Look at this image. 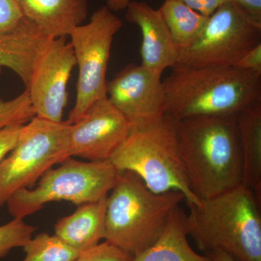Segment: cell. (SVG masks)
<instances>
[{
    "mask_svg": "<svg viewBox=\"0 0 261 261\" xmlns=\"http://www.w3.org/2000/svg\"><path fill=\"white\" fill-rule=\"evenodd\" d=\"M252 21L261 25V0H228Z\"/></svg>",
    "mask_w": 261,
    "mask_h": 261,
    "instance_id": "obj_28",
    "label": "cell"
},
{
    "mask_svg": "<svg viewBox=\"0 0 261 261\" xmlns=\"http://www.w3.org/2000/svg\"><path fill=\"white\" fill-rule=\"evenodd\" d=\"M23 126L12 125L0 129V163L16 145Z\"/></svg>",
    "mask_w": 261,
    "mask_h": 261,
    "instance_id": "obj_25",
    "label": "cell"
},
{
    "mask_svg": "<svg viewBox=\"0 0 261 261\" xmlns=\"http://www.w3.org/2000/svg\"><path fill=\"white\" fill-rule=\"evenodd\" d=\"M51 39L24 17L14 30L0 36V69L11 70L27 87L39 56Z\"/></svg>",
    "mask_w": 261,
    "mask_h": 261,
    "instance_id": "obj_14",
    "label": "cell"
},
{
    "mask_svg": "<svg viewBox=\"0 0 261 261\" xmlns=\"http://www.w3.org/2000/svg\"><path fill=\"white\" fill-rule=\"evenodd\" d=\"M132 0H106V6L112 12L126 9Z\"/></svg>",
    "mask_w": 261,
    "mask_h": 261,
    "instance_id": "obj_29",
    "label": "cell"
},
{
    "mask_svg": "<svg viewBox=\"0 0 261 261\" xmlns=\"http://www.w3.org/2000/svg\"><path fill=\"white\" fill-rule=\"evenodd\" d=\"M107 197L81 205L73 214L58 220L55 235L80 252L97 245L104 239Z\"/></svg>",
    "mask_w": 261,
    "mask_h": 261,
    "instance_id": "obj_16",
    "label": "cell"
},
{
    "mask_svg": "<svg viewBox=\"0 0 261 261\" xmlns=\"http://www.w3.org/2000/svg\"><path fill=\"white\" fill-rule=\"evenodd\" d=\"M70 124L35 116L23 125L18 142L0 163V207L22 189L34 187L58 163L70 158Z\"/></svg>",
    "mask_w": 261,
    "mask_h": 261,
    "instance_id": "obj_7",
    "label": "cell"
},
{
    "mask_svg": "<svg viewBox=\"0 0 261 261\" xmlns=\"http://www.w3.org/2000/svg\"><path fill=\"white\" fill-rule=\"evenodd\" d=\"M28 90L9 100L0 98V129L12 125H24L35 117Z\"/></svg>",
    "mask_w": 261,
    "mask_h": 261,
    "instance_id": "obj_21",
    "label": "cell"
},
{
    "mask_svg": "<svg viewBox=\"0 0 261 261\" xmlns=\"http://www.w3.org/2000/svg\"><path fill=\"white\" fill-rule=\"evenodd\" d=\"M36 228L24 219H15L0 226V258L6 256L13 249L23 247L32 238Z\"/></svg>",
    "mask_w": 261,
    "mask_h": 261,
    "instance_id": "obj_22",
    "label": "cell"
},
{
    "mask_svg": "<svg viewBox=\"0 0 261 261\" xmlns=\"http://www.w3.org/2000/svg\"><path fill=\"white\" fill-rule=\"evenodd\" d=\"M163 82L166 114L176 120L238 115L261 102V75L236 66L171 68Z\"/></svg>",
    "mask_w": 261,
    "mask_h": 261,
    "instance_id": "obj_2",
    "label": "cell"
},
{
    "mask_svg": "<svg viewBox=\"0 0 261 261\" xmlns=\"http://www.w3.org/2000/svg\"><path fill=\"white\" fill-rule=\"evenodd\" d=\"M162 74L130 63L107 82V97L132 130L157 124L166 116Z\"/></svg>",
    "mask_w": 261,
    "mask_h": 261,
    "instance_id": "obj_10",
    "label": "cell"
},
{
    "mask_svg": "<svg viewBox=\"0 0 261 261\" xmlns=\"http://www.w3.org/2000/svg\"><path fill=\"white\" fill-rule=\"evenodd\" d=\"M25 253L23 261H73L80 255L56 235L40 233L23 247Z\"/></svg>",
    "mask_w": 261,
    "mask_h": 261,
    "instance_id": "obj_20",
    "label": "cell"
},
{
    "mask_svg": "<svg viewBox=\"0 0 261 261\" xmlns=\"http://www.w3.org/2000/svg\"><path fill=\"white\" fill-rule=\"evenodd\" d=\"M23 18L16 0H0V36L14 30Z\"/></svg>",
    "mask_w": 261,
    "mask_h": 261,
    "instance_id": "obj_24",
    "label": "cell"
},
{
    "mask_svg": "<svg viewBox=\"0 0 261 261\" xmlns=\"http://www.w3.org/2000/svg\"><path fill=\"white\" fill-rule=\"evenodd\" d=\"M233 66L261 75V43L247 51Z\"/></svg>",
    "mask_w": 261,
    "mask_h": 261,
    "instance_id": "obj_26",
    "label": "cell"
},
{
    "mask_svg": "<svg viewBox=\"0 0 261 261\" xmlns=\"http://www.w3.org/2000/svg\"><path fill=\"white\" fill-rule=\"evenodd\" d=\"M126 9L127 21L137 25L142 32L141 65L161 74L173 68L178 51L160 10L137 1H130Z\"/></svg>",
    "mask_w": 261,
    "mask_h": 261,
    "instance_id": "obj_13",
    "label": "cell"
},
{
    "mask_svg": "<svg viewBox=\"0 0 261 261\" xmlns=\"http://www.w3.org/2000/svg\"><path fill=\"white\" fill-rule=\"evenodd\" d=\"M25 18L53 38L66 37L88 14L89 0H16Z\"/></svg>",
    "mask_w": 261,
    "mask_h": 261,
    "instance_id": "obj_15",
    "label": "cell"
},
{
    "mask_svg": "<svg viewBox=\"0 0 261 261\" xmlns=\"http://www.w3.org/2000/svg\"><path fill=\"white\" fill-rule=\"evenodd\" d=\"M118 175L110 161L84 162L68 158L44 173L35 188L15 192L6 205L13 218L24 219L55 201L79 205L96 202L108 197Z\"/></svg>",
    "mask_w": 261,
    "mask_h": 261,
    "instance_id": "obj_6",
    "label": "cell"
},
{
    "mask_svg": "<svg viewBox=\"0 0 261 261\" xmlns=\"http://www.w3.org/2000/svg\"><path fill=\"white\" fill-rule=\"evenodd\" d=\"M186 214L178 207L159 240L132 261H212L207 255L196 252L188 242Z\"/></svg>",
    "mask_w": 261,
    "mask_h": 261,
    "instance_id": "obj_18",
    "label": "cell"
},
{
    "mask_svg": "<svg viewBox=\"0 0 261 261\" xmlns=\"http://www.w3.org/2000/svg\"><path fill=\"white\" fill-rule=\"evenodd\" d=\"M261 43V25L227 2L210 15L198 38L178 53L173 68L233 66Z\"/></svg>",
    "mask_w": 261,
    "mask_h": 261,
    "instance_id": "obj_9",
    "label": "cell"
},
{
    "mask_svg": "<svg viewBox=\"0 0 261 261\" xmlns=\"http://www.w3.org/2000/svg\"><path fill=\"white\" fill-rule=\"evenodd\" d=\"M260 205L243 185L188 205L187 235L205 254L219 250L237 261H261Z\"/></svg>",
    "mask_w": 261,
    "mask_h": 261,
    "instance_id": "obj_3",
    "label": "cell"
},
{
    "mask_svg": "<svg viewBox=\"0 0 261 261\" xmlns=\"http://www.w3.org/2000/svg\"><path fill=\"white\" fill-rule=\"evenodd\" d=\"M243 185L252 190L261 203V102L254 103L237 116Z\"/></svg>",
    "mask_w": 261,
    "mask_h": 261,
    "instance_id": "obj_17",
    "label": "cell"
},
{
    "mask_svg": "<svg viewBox=\"0 0 261 261\" xmlns=\"http://www.w3.org/2000/svg\"><path fill=\"white\" fill-rule=\"evenodd\" d=\"M134 257L121 249L105 241L81 252L73 261H132Z\"/></svg>",
    "mask_w": 261,
    "mask_h": 261,
    "instance_id": "obj_23",
    "label": "cell"
},
{
    "mask_svg": "<svg viewBox=\"0 0 261 261\" xmlns=\"http://www.w3.org/2000/svg\"><path fill=\"white\" fill-rule=\"evenodd\" d=\"M75 65L70 42L65 37L51 39L39 56L27 87L36 116L63 121L68 103L67 87Z\"/></svg>",
    "mask_w": 261,
    "mask_h": 261,
    "instance_id": "obj_11",
    "label": "cell"
},
{
    "mask_svg": "<svg viewBox=\"0 0 261 261\" xmlns=\"http://www.w3.org/2000/svg\"><path fill=\"white\" fill-rule=\"evenodd\" d=\"M205 255L210 257L212 261H237L231 255L222 251V250H214V251L208 252Z\"/></svg>",
    "mask_w": 261,
    "mask_h": 261,
    "instance_id": "obj_30",
    "label": "cell"
},
{
    "mask_svg": "<svg viewBox=\"0 0 261 261\" xmlns=\"http://www.w3.org/2000/svg\"><path fill=\"white\" fill-rule=\"evenodd\" d=\"M159 10L178 53L195 42L209 18L178 0H166Z\"/></svg>",
    "mask_w": 261,
    "mask_h": 261,
    "instance_id": "obj_19",
    "label": "cell"
},
{
    "mask_svg": "<svg viewBox=\"0 0 261 261\" xmlns=\"http://www.w3.org/2000/svg\"><path fill=\"white\" fill-rule=\"evenodd\" d=\"M200 14L209 17L228 0H178Z\"/></svg>",
    "mask_w": 261,
    "mask_h": 261,
    "instance_id": "obj_27",
    "label": "cell"
},
{
    "mask_svg": "<svg viewBox=\"0 0 261 261\" xmlns=\"http://www.w3.org/2000/svg\"><path fill=\"white\" fill-rule=\"evenodd\" d=\"M132 130L126 118L108 97L101 98L89 106L78 121L70 124V157L109 161Z\"/></svg>",
    "mask_w": 261,
    "mask_h": 261,
    "instance_id": "obj_12",
    "label": "cell"
},
{
    "mask_svg": "<svg viewBox=\"0 0 261 261\" xmlns=\"http://www.w3.org/2000/svg\"><path fill=\"white\" fill-rule=\"evenodd\" d=\"M123 22L106 5L94 12L88 23L70 32L75 63L79 68L76 96L66 121L73 124L92 103L107 97L106 75L115 35Z\"/></svg>",
    "mask_w": 261,
    "mask_h": 261,
    "instance_id": "obj_8",
    "label": "cell"
},
{
    "mask_svg": "<svg viewBox=\"0 0 261 261\" xmlns=\"http://www.w3.org/2000/svg\"><path fill=\"white\" fill-rule=\"evenodd\" d=\"M238 115L176 120L180 154L192 192L207 200L243 185Z\"/></svg>",
    "mask_w": 261,
    "mask_h": 261,
    "instance_id": "obj_1",
    "label": "cell"
},
{
    "mask_svg": "<svg viewBox=\"0 0 261 261\" xmlns=\"http://www.w3.org/2000/svg\"><path fill=\"white\" fill-rule=\"evenodd\" d=\"M109 161L119 172L135 173L154 193L178 191L188 205L200 204L189 184L173 117L166 115L154 126L132 130Z\"/></svg>",
    "mask_w": 261,
    "mask_h": 261,
    "instance_id": "obj_5",
    "label": "cell"
},
{
    "mask_svg": "<svg viewBox=\"0 0 261 261\" xmlns=\"http://www.w3.org/2000/svg\"><path fill=\"white\" fill-rule=\"evenodd\" d=\"M108 195L106 241L135 257L162 235L174 211L185 200L178 191L154 193L130 171H121Z\"/></svg>",
    "mask_w": 261,
    "mask_h": 261,
    "instance_id": "obj_4",
    "label": "cell"
}]
</instances>
